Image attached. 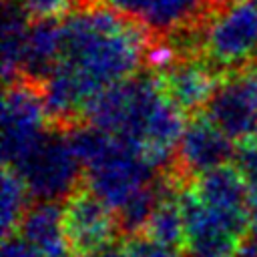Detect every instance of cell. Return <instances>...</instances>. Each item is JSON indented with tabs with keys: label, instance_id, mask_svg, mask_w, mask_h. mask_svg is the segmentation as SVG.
Masks as SVG:
<instances>
[{
	"label": "cell",
	"instance_id": "1",
	"mask_svg": "<svg viewBox=\"0 0 257 257\" xmlns=\"http://www.w3.org/2000/svg\"><path fill=\"white\" fill-rule=\"evenodd\" d=\"M155 36L135 20L94 2L60 18V50L42 84L50 124L82 122L88 102L102 90L143 72Z\"/></svg>",
	"mask_w": 257,
	"mask_h": 257
},
{
	"label": "cell",
	"instance_id": "2",
	"mask_svg": "<svg viewBox=\"0 0 257 257\" xmlns=\"http://www.w3.org/2000/svg\"><path fill=\"white\" fill-rule=\"evenodd\" d=\"M165 100L167 94L159 76L153 70L139 72L96 94L88 102L82 122L143 149L147 131Z\"/></svg>",
	"mask_w": 257,
	"mask_h": 257
},
{
	"label": "cell",
	"instance_id": "5",
	"mask_svg": "<svg viewBox=\"0 0 257 257\" xmlns=\"http://www.w3.org/2000/svg\"><path fill=\"white\" fill-rule=\"evenodd\" d=\"M50 118L42 88L28 80L4 84L2 96V161L16 169L48 135Z\"/></svg>",
	"mask_w": 257,
	"mask_h": 257
},
{
	"label": "cell",
	"instance_id": "20",
	"mask_svg": "<svg viewBox=\"0 0 257 257\" xmlns=\"http://www.w3.org/2000/svg\"><path fill=\"white\" fill-rule=\"evenodd\" d=\"M34 18H64L86 0H18Z\"/></svg>",
	"mask_w": 257,
	"mask_h": 257
},
{
	"label": "cell",
	"instance_id": "24",
	"mask_svg": "<svg viewBox=\"0 0 257 257\" xmlns=\"http://www.w3.org/2000/svg\"><path fill=\"white\" fill-rule=\"evenodd\" d=\"M243 76L247 80V86H249V92H251V98L255 102V108H257V62L251 64L249 68L243 70Z\"/></svg>",
	"mask_w": 257,
	"mask_h": 257
},
{
	"label": "cell",
	"instance_id": "12",
	"mask_svg": "<svg viewBox=\"0 0 257 257\" xmlns=\"http://www.w3.org/2000/svg\"><path fill=\"white\" fill-rule=\"evenodd\" d=\"M40 257H80L68 243L60 201H34L24 213L18 231Z\"/></svg>",
	"mask_w": 257,
	"mask_h": 257
},
{
	"label": "cell",
	"instance_id": "15",
	"mask_svg": "<svg viewBox=\"0 0 257 257\" xmlns=\"http://www.w3.org/2000/svg\"><path fill=\"white\" fill-rule=\"evenodd\" d=\"M32 16L18 0H4L2 6V78L10 84L20 78L26 38L32 24Z\"/></svg>",
	"mask_w": 257,
	"mask_h": 257
},
{
	"label": "cell",
	"instance_id": "3",
	"mask_svg": "<svg viewBox=\"0 0 257 257\" xmlns=\"http://www.w3.org/2000/svg\"><path fill=\"white\" fill-rule=\"evenodd\" d=\"M199 56L223 76L257 62V0H225L201 34Z\"/></svg>",
	"mask_w": 257,
	"mask_h": 257
},
{
	"label": "cell",
	"instance_id": "21",
	"mask_svg": "<svg viewBox=\"0 0 257 257\" xmlns=\"http://www.w3.org/2000/svg\"><path fill=\"white\" fill-rule=\"evenodd\" d=\"M122 245H124L128 257H183L181 251L171 249V247H167V245L151 239L145 233L126 237Z\"/></svg>",
	"mask_w": 257,
	"mask_h": 257
},
{
	"label": "cell",
	"instance_id": "25",
	"mask_svg": "<svg viewBox=\"0 0 257 257\" xmlns=\"http://www.w3.org/2000/svg\"><path fill=\"white\" fill-rule=\"evenodd\" d=\"M92 257H128V253H126L124 245L112 243V245H108L106 249L98 251V253H96V255H92Z\"/></svg>",
	"mask_w": 257,
	"mask_h": 257
},
{
	"label": "cell",
	"instance_id": "17",
	"mask_svg": "<svg viewBox=\"0 0 257 257\" xmlns=\"http://www.w3.org/2000/svg\"><path fill=\"white\" fill-rule=\"evenodd\" d=\"M0 197H2L0 199V227H2V235L6 237L18 231L20 221L30 207L28 203L30 193L26 189V183L10 167L2 169V195Z\"/></svg>",
	"mask_w": 257,
	"mask_h": 257
},
{
	"label": "cell",
	"instance_id": "18",
	"mask_svg": "<svg viewBox=\"0 0 257 257\" xmlns=\"http://www.w3.org/2000/svg\"><path fill=\"white\" fill-rule=\"evenodd\" d=\"M161 201L155 183L139 189L135 195H131L118 209H114L116 215V223H118V231L120 235L133 237L139 233H145L147 223L157 207V203Z\"/></svg>",
	"mask_w": 257,
	"mask_h": 257
},
{
	"label": "cell",
	"instance_id": "14",
	"mask_svg": "<svg viewBox=\"0 0 257 257\" xmlns=\"http://www.w3.org/2000/svg\"><path fill=\"white\" fill-rule=\"evenodd\" d=\"M58 50H60V18L32 20L18 80H28L42 88V84L48 80L50 72L56 66Z\"/></svg>",
	"mask_w": 257,
	"mask_h": 257
},
{
	"label": "cell",
	"instance_id": "6",
	"mask_svg": "<svg viewBox=\"0 0 257 257\" xmlns=\"http://www.w3.org/2000/svg\"><path fill=\"white\" fill-rule=\"evenodd\" d=\"M157 177L155 165L145 151L118 137H110L102 155L84 167V185L96 193L112 211L118 209L139 189L151 185Z\"/></svg>",
	"mask_w": 257,
	"mask_h": 257
},
{
	"label": "cell",
	"instance_id": "16",
	"mask_svg": "<svg viewBox=\"0 0 257 257\" xmlns=\"http://www.w3.org/2000/svg\"><path fill=\"white\" fill-rule=\"evenodd\" d=\"M179 195L161 197V201L157 203L147 223L145 235H149L151 239L171 249L183 251L185 249V217H183V209L179 203Z\"/></svg>",
	"mask_w": 257,
	"mask_h": 257
},
{
	"label": "cell",
	"instance_id": "13",
	"mask_svg": "<svg viewBox=\"0 0 257 257\" xmlns=\"http://www.w3.org/2000/svg\"><path fill=\"white\" fill-rule=\"evenodd\" d=\"M191 189L195 191L199 201L213 211L249 213L247 187L235 163H225L199 175L197 179H193Z\"/></svg>",
	"mask_w": 257,
	"mask_h": 257
},
{
	"label": "cell",
	"instance_id": "11",
	"mask_svg": "<svg viewBox=\"0 0 257 257\" xmlns=\"http://www.w3.org/2000/svg\"><path fill=\"white\" fill-rule=\"evenodd\" d=\"M205 114L233 143L257 137V108L243 72L223 76L205 106Z\"/></svg>",
	"mask_w": 257,
	"mask_h": 257
},
{
	"label": "cell",
	"instance_id": "9",
	"mask_svg": "<svg viewBox=\"0 0 257 257\" xmlns=\"http://www.w3.org/2000/svg\"><path fill=\"white\" fill-rule=\"evenodd\" d=\"M235 151V143L205 114V110H201L187 120L171 169L185 183H193L199 175L231 163Z\"/></svg>",
	"mask_w": 257,
	"mask_h": 257
},
{
	"label": "cell",
	"instance_id": "19",
	"mask_svg": "<svg viewBox=\"0 0 257 257\" xmlns=\"http://www.w3.org/2000/svg\"><path fill=\"white\" fill-rule=\"evenodd\" d=\"M233 163L243 175L247 187V207H249L251 225L257 227V137L237 145Z\"/></svg>",
	"mask_w": 257,
	"mask_h": 257
},
{
	"label": "cell",
	"instance_id": "10",
	"mask_svg": "<svg viewBox=\"0 0 257 257\" xmlns=\"http://www.w3.org/2000/svg\"><path fill=\"white\" fill-rule=\"evenodd\" d=\"M165 94L189 114L205 110L213 92L217 90L223 74L217 72L201 56H185L167 66L161 72H155Z\"/></svg>",
	"mask_w": 257,
	"mask_h": 257
},
{
	"label": "cell",
	"instance_id": "7",
	"mask_svg": "<svg viewBox=\"0 0 257 257\" xmlns=\"http://www.w3.org/2000/svg\"><path fill=\"white\" fill-rule=\"evenodd\" d=\"M110 8L159 40H181L199 36L209 18L225 0H86Z\"/></svg>",
	"mask_w": 257,
	"mask_h": 257
},
{
	"label": "cell",
	"instance_id": "23",
	"mask_svg": "<svg viewBox=\"0 0 257 257\" xmlns=\"http://www.w3.org/2000/svg\"><path fill=\"white\" fill-rule=\"evenodd\" d=\"M235 257H257V227H251L249 233L241 239Z\"/></svg>",
	"mask_w": 257,
	"mask_h": 257
},
{
	"label": "cell",
	"instance_id": "4",
	"mask_svg": "<svg viewBox=\"0 0 257 257\" xmlns=\"http://www.w3.org/2000/svg\"><path fill=\"white\" fill-rule=\"evenodd\" d=\"M14 171L34 201H64L84 183V167L72 151L66 128L54 124Z\"/></svg>",
	"mask_w": 257,
	"mask_h": 257
},
{
	"label": "cell",
	"instance_id": "22",
	"mask_svg": "<svg viewBox=\"0 0 257 257\" xmlns=\"http://www.w3.org/2000/svg\"><path fill=\"white\" fill-rule=\"evenodd\" d=\"M2 257H40V255L20 233H12L6 235L2 241Z\"/></svg>",
	"mask_w": 257,
	"mask_h": 257
},
{
	"label": "cell",
	"instance_id": "8",
	"mask_svg": "<svg viewBox=\"0 0 257 257\" xmlns=\"http://www.w3.org/2000/svg\"><path fill=\"white\" fill-rule=\"evenodd\" d=\"M62 219L68 243L80 257L96 255L120 235L114 211L86 185L62 201Z\"/></svg>",
	"mask_w": 257,
	"mask_h": 257
}]
</instances>
